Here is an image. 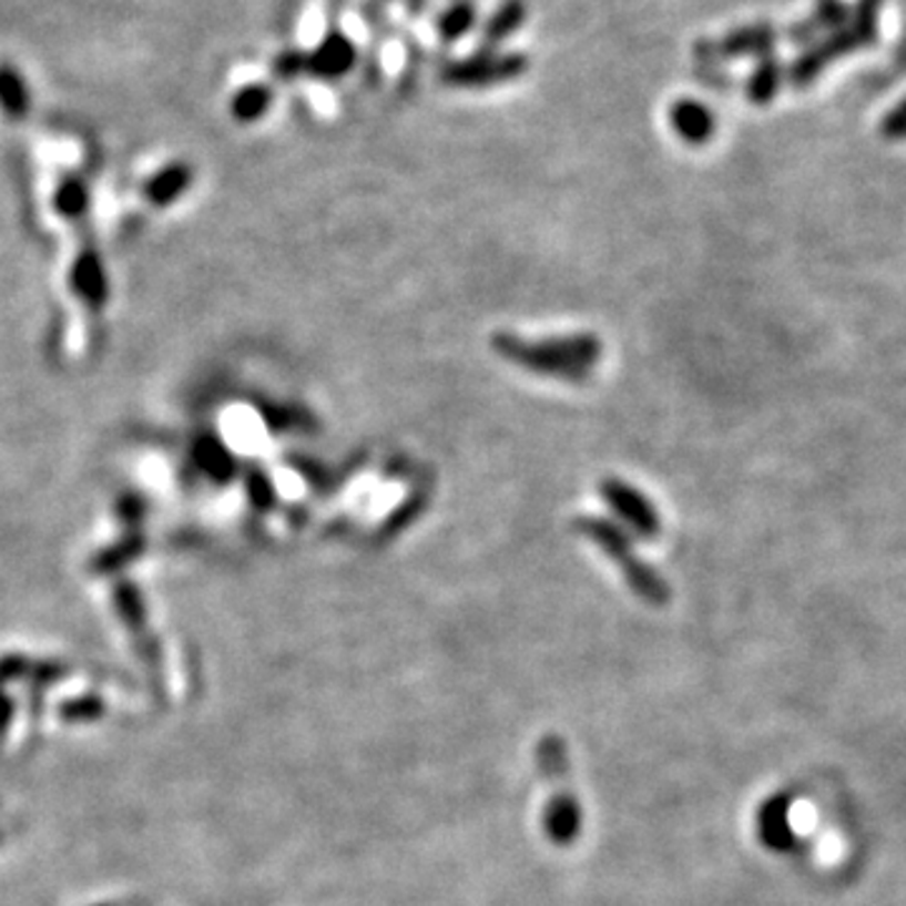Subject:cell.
I'll return each instance as SVG.
<instances>
[{
	"label": "cell",
	"instance_id": "cell-1",
	"mask_svg": "<svg viewBox=\"0 0 906 906\" xmlns=\"http://www.w3.org/2000/svg\"><path fill=\"white\" fill-rule=\"evenodd\" d=\"M491 348L511 366L567 383L590 380L604 353L602 340L594 333L525 338V335L501 330L491 335Z\"/></svg>",
	"mask_w": 906,
	"mask_h": 906
},
{
	"label": "cell",
	"instance_id": "cell-2",
	"mask_svg": "<svg viewBox=\"0 0 906 906\" xmlns=\"http://www.w3.org/2000/svg\"><path fill=\"white\" fill-rule=\"evenodd\" d=\"M879 11L882 0H856L852 8V21L841 31L826 35L824 41L811 45L806 53H801L788 71L793 86H808L828 63H834L841 55H848L858 49H866L876 41L879 33Z\"/></svg>",
	"mask_w": 906,
	"mask_h": 906
},
{
	"label": "cell",
	"instance_id": "cell-3",
	"mask_svg": "<svg viewBox=\"0 0 906 906\" xmlns=\"http://www.w3.org/2000/svg\"><path fill=\"white\" fill-rule=\"evenodd\" d=\"M574 525L584 537H590L607 557L614 559V562L622 567V572L630 579L632 590H638L642 597H650V600L655 602L665 600L668 587L662 584V579L652 572L638 554H634L632 541L624 535V529L620 525H614L612 519L604 517H592V513L590 517H577Z\"/></svg>",
	"mask_w": 906,
	"mask_h": 906
},
{
	"label": "cell",
	"instance_id": "cell-4",
	"mask_svg": "<svg viewBox=\"0 0 906 906\" xmlns=\"http://www.w3.org/2000/svg\"><path fill=\"white\" fill-rule=\"evenodd\" d=\"M529 71L527 53H489L479 51L469 59L446 61L438 71V81L451 89H491L511 83Z\"/></svg>",
	"mask_w": 906,
	"mask_h": 906
},
{
	"label": "cell",
	"instance_id": "cell-5",
	"mask_svg": "<svg viewBox=\"0 0 906 906\" xmlns=\"http://www.w3.org/2000/svg\"><path fill=\"white\" fill-rule=\"evenodd\" d=\"M600 497L607 501V507L614 511L624 527L632 529L634 535L642 539H652L660 535V513L652 507V501L638 491L632 483L622 479H602L600 481Z\"/></svg>",
	"mask_w": 906,
	"mask_h": 906
},
{
	"label": "cell",
	"instance_id": "cell-6",
	"mask_svg": "<svg viewBox=\"0 0 906 906\" xmlns=\"http://www.w3.org/2000/svg\"><path fill=\"white\" fill-rule=\"evenodd\" d=\"M69 287L91 313H101L109 303L111 283L104 257L93 247L81 250L69 269Z\"/></svg>",
	"mask_w": 906,
	"mask_h": 906
},
{
	"label": "cell",
	"instance_id": "cell-7",
	"mask_svg": "<svg viewBox=\"0 0 906 906\" xmlns=\"http://www.w3.org/2000/svg\"><path fill=\"white\" fill-rule=\"evenodd\" d=\"M355 61H358V51H355L353 41L343 31H330L323 35L317 49L307 53V77L317 81H338L348 77Z\"/></svg>",
	"mask_w": 906,
	"mask_h": 906
},
{
	"label": "cell",
	"instance_id": "cell-8",
	"mask_svg": "<svg viewBox=\"0 0 906 906\" xmlns=\"http://www.w3.org/2000/svg\"><path fill=\"white\" fill-rule=\"evenodd\" d=\"M192 461L200 469V474L207 476V479L212 483H217V487H227L240 471L235 454H232L227 444L214 434L197 436V441L192 446Z\"/></svg>",
	"mask_w": 906,
	"mask_h": 906
},
{
	"label": "cell",
	"instance_id": "cell-9",
	"mask_svg": "<svg viewBox=\"0 0 906 906\" xmlns=\"http://www.w3.org/2000/svg\"><path fill=\"white\" fill-rule=\"evenodd\" d=\"M194 184V170L186 162H172L149 176L144 184V197L154 210H166L180 202Z\"/></svg>",
	"mask_w": 906,
	"mask_h": 906
},
{
	"label": "cell",
	"instance_id": "cell-10",
	"mask_svg": "<svg viewBox=\"0 0 906 906\" xmlns=\"http://www.w3.org/2000/svg\"><path fill=\"white\" fill-rule=\"evenodd\" d=\"M670 124L690 146H703L715 134V116L698 99H680L670 109Z\"/></svg>",
	"mask_w": 906,
	"mask_h": 906
},
{
	"label": "cell",
	"instance_id": "cell-11",
	"mask_svg": "<svg viewBox=\"0 0 906 906\" xmlns=\"http://www.w3.org/2000/svg\"><path fill=\"white\" fill-rule=\"evenodd\" d=\"M144 552H146V537L142 535V531H126L124 537L111 541L109 547L93 552V557L89 559V569L99 577L119 574L121 569L134 564Z\"/></svg>",
	"mask_w": 906,
	"mask_h": 906
},
{
	"label": "cell",
	"instance_id": "cell-12",
	"mask_svg": "<svg viewBox=\"0 0 906 906\" xmlns=\"http://www.w3.org/2000/svg\"><path fill=\"white\" fill-rule=\"evenodd\" d=\"M775 45V28L768 23H753L735 28L717 41L721 59H741V55H768Z\"/></svg>",
	"mask_w": 906,
	"mask_h": 906
},
{
	"label": "cell",
	"instance_id": "cell-13",
	"mask_svg": "<svg viewBox=\"0 0 906 906\" xmlns=\"http://www.w3.org/2000/svg\"><path fill=\"white\" fill-rule=\"evenodd\" d=\"M527 16H529V8L525 0H503L497 11L489 16L487 26H483L479 51L491 53L493 49H499L503 41H509L511 35L527 23Z\"/></svg>",
	"mask_w": 906,
	"mask_h": 906
},
{
	"label": "cell",
	"instance_id": "cell-14",
	"mask_svg": "<svg viewBox=\"0 0 906 906\" xmlns=\"http://www.w3.org/2000/svg\"><path fill=\"white\" fill-rule=\"evenodd\" d=\"M111 600H114V610L119 614V620L126 624V630L134 634L136 640H142L149 634L146 628V604L144 594L132 579H116L114 590H111Z\"/></svg>",
	"mask_w": 906,
	"mask_h": 906
},
{
	"label": "cell",
	"instance_id": "cell-15",
	"mask_svg": "<svg viewBox=\"0 0 906 906\" xmlns=\"http://www.w3.org/2000/svg\"><path fill=\"white\" fill-rule=\"evenodd\" d=\"M31 89L13 63H0V111L11 121H23L31 114Z\"/></svg>",
	"mask_w": 906,
	"mask_h": 906
},
{
	"label": "cell",
	"instance_id": "cell-16",
	"mask_svg": "<svg viewBox=\"0 0 906 906\" xmlns=\"http://www.w3.org/2000/svg\"><path fill=\"white\" fill-rule=\"evenodd\" d=\"M275 93L267 83H250V86H242L235 96L230 101V111L235 121L240 124H255V121L263 119L269 106H273Z\"/></svg>",
	"mask_w": 906,
	"mask_h": 906
},
{
	"label": "cell",
	"instance_id": "cell-17",
	"mask_svg": "<svg viewBox=\"0 0 906 906\" xmlns=\"http://www.w3.org/2000/svg\"><path fill=\"white\" fill-rule=\"evenodd\" d=\"M53 210L61 214L63 220H83L91 210V190L81 176H67L61 180L53 192Z\"/></svg>",
	"mask_w": 906,
	"mask_h": 906
},
{
	"label": "cell",
	"instance_id": "cell-18",
	"mask_svg": "<svg viewBox=\"0 0 906 906\" xmlns=\"http://www.w3.org/2000/svg\"><path fill=\"white\" fill-rule=\"evenodd\" d=\"M781 81H783L781 61L775 59L773 53H768V55H763V59L759 61V67L753 69L745 91H749V99L755 106H768L775 99V93H778L781 89Z\"/></svg>",
	"mask_w": 906,
	"mask_h": 906
},
{
	"label": "cell",
	"instance_id": "cell-19",
	"mask_svg": "<svg viewBox=\"0 0 906 906\" xmlns=\"http://www.w3.org/2000/svg\"><path fill=\"white\" fill-rule=\"evenodd\" d=\"M476 23L474 0H454L446 11L436 18V35L441 43H456L471 31Z\"/></svg>",
	"mask_w": 906,
	"mask_h": 906
},
{
	"label": "cell",
	"instance_id": "cell-20",
	"mask_svg": "<svg viewBox=\"0 0 906 906\" xmlns=\"http://www.w3.org/2000/svg\"><path fill=\"white\" fill-rule=\"evenodd\" d=\"M55 713H59L61 721H67V723H91L106 715V700L93 693L77 695V698L63 700Z\"/></svg>",
	"mask_w": 906,
	"mask_h": 906
},
{
	"label": "cell",
	"instance_id": "cell-21",
	"mask_svg": "<svg viewBox=\"0 0 906 906\" xmlns=\"http://www.w3.org/2000/svg\"><path fill=\"white\" fill-rule=\"evenodd\" d=\"M245 491H247V499L252 503V509L255 511H269L275 507L277 501V491H275V483L269 479V474L265 469H257V466H250L245 471Z\"/></svg>",
	"mask_w": 906,
	"mask_h": 906
},
{
	"label": "cell",
	"instance_id": "cell-22",
	"mask_svg": "<svg viewBox=\"0 0 906 906\" xmlns=\"http://www.w3.org/2000/svg\"><path fill=\"white\" fill-rule=\"evenodd\" d=\"M146 511H149V503L142 493H136V491L119 493V499L114 503V513H116L119 525H124L129 531H142Z\"/></svg>",
	"mask_w": 906,
	"mask_h": 906
},
{
	"label": "cell",
	"instance_id": "cell-23",
	"mask_svg": "<svg viewBox=\"0 0 906 906\" xmlns=\"http://www.w3.org/2000/svg\"><path fill=\"white\" fill-rule=\"evenodd\" d=\"M811 28H826V31H841L848 21H852V8L844 0H818L816 13L811 18Z\"/></svg>",
	"mask_w": 906,
	"mask_h": 906
},
{
	"label": "cell",
	"instance_id": "cell-24",
	"mask_svg": "<svg viewBox=\"0 0 906 906\" xmlns=\"http://www.w3.org/2000/svg\"><path fill=\"white\" fill-rule=\"evenodd\" d=\"M273 73L277 81H295L301 77H307V53L289 49L277 53V59L273 63Z\"/></svg>",
	"mask_w": 906,
	"mask_h": 906
},
{
	"label": "cell",
	"instance_id": "cell-25",
	"mask_svg": "<svg viewBox=\"0 0 906 906\" xmlns=\"http://www.w3.org/2000/svg\"><path fill=\"white\" fill-rule=\"evenodd\" d=\"M69 675V668L63 665V662H55V660H41V662H33L31 672H28V685L31 690H43V688H51Z\"/></svg>",
	"mask_w": 906,
	"mask_h": 906
},
{
	"label": "cell",
	"instance_id": "cell-26",
	"mask_svg": "<svg viewBox=\"0 0 906 906\" xmlns=\"http://www.w3.org/2000/svg\"><path fill=\"white\" fill-rule=\"evenodd\" d=\"M33 660L21 655V652H8V655L0 658V688H8L18 683V680H26L28 672H31Z\"/></svg>",
	"mask_w": 906,
	"mask_h": 906
},
{
	"label": "cell",
	"instance_id": "cell-27",
	"mask_svg": "<svg viewBox=\"0 0 906 906\" xmlns=\"http://www.w3.org/2000/svg\"><path fill=\"white\" fill-rule=\"evenodd\" d=\"M360 11H363V16H366L368 26H370L373 31H376L378 35H386V33L390 31V23H388L386 13H383V3H380V0H370V3H363Z\"/></svg>",
	"mask_w": 906,
	"mask_h": 906
},
{
	"label": "cell",
	"instance_id": "cell-28",
	"mask_svg": "<svg viewBox=\"0 0 906 906\" xmlns=\"http://www.w3.org/2000/svg\"><path fill=\"white\" fill-rule=\"evenodd\" d=\"M882 132H884L886 136H889V139L906 136V99L902 101L899 106H894V109L889 111V116L884 119Z\"/></svg>",
	"mask_w": 906,
	"mask_h": 906
},
{
	"label": "cell",
	"instance_id": "cell-29",
	"mask_svg": "<svg viewBox=\"0 0 906 906\" xmlns=\"http://www.w3.org/2000/svg\"><path fill=\"white\" fill-rule=\"evenodd\" d=\"M13 715H16L13 698L8 695L6 688H0V737L8 733V727L13 723Z\"/></svg>",
	"mask_w": 906,
	"mask_h": 906
},
{
	"label": "cell",
	"instance_id": "cell-30",
	"mask_svg": "<svg viewBox=\"0 0 906 906\" xmlns=\"http://www.w3.org/2000/svg\"><path fill=\"white\" fill-rule=\"evenodd\" d=\"M330 3H335V6H343V3H348V0H330Z\"/></svg>",
	"mask_w": 906,
	"mask_h": 906
},
{
	"label": "cell",
	"instance_id": "cell-31",
	"mask_svg": "<svg viewBox=\"0 0 906 906\" xmlns=\"http://www.w3.org/2000/svg\"><path fill=\"white\" fill-rule=\"evenodd\" d=\"M0 841H3V831H0Z\"/></svg>",
	"mask_w": 906,
	"mask_h": 906
},
{
	"label": "cell",
	"instance_id": "cell-32",
	"mask_svg": "<svg viewBox=\"0 0 906 906\" xmlns=\"http://www.w3.org/2000/svg\"><path fill=\"white\" fill-rule=\"evenodd\" d=\"M99 906H111V904H99Z\"/></svg>",
	"mask_w": 906,
	"mask_h": 906
},
{
	"label": "cell",
	"instance_id": "cell-33",
	"mask_svg": "<svg viewBox=\"0 0 906 906\" xmlns=\"http://www.w3.org/2000/svg\"><path fill=\"white\" fill-rule=\"evenodd\" d=\"M380 3H383V0H380Z\"/></svg>",
	"mask_w": 906,
	"mask_h": 906
}]
</instances>
